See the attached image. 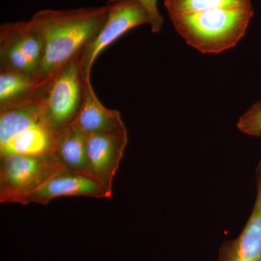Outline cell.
Listing matches in <instances>:
<instances>
[{
    "label": "cell",
    "instance_id": "9a60e30c",
    "mask_svg": "<svg viewBox=\"0 0 261 261\" xmlns=\"http://www.w3.org/2000/svg\"><path fill=\"white\" fill-rule=\"evenodd\" d=\"M170 16L221 8H251V0H165Z\"/></svg>",
    "mask_w": 261,
    "mask_h": 261
},
{
    "label": "cell",
    "instance_id": "4fadbf2b",
    "mask_svg": "<svg viewBox=\"0 0 261 261\" xmlns=\"http://www.w3.org/2000/svg\"><path fill=\"white\" fill-rule=\"evenodd\" d=\"M56 132L44 122L29 127L0 145V158L27 154L34 155L54 152Z\"/></svg>",
    "mask_w": 261,
    "mask_h": 261
},
{
    "label": "cell",
    "instance_id": "e0dca14e",
    "mask_svg": "<svg viewBox=\"0 0 261 261\" xmlns=\"http://www.w3.org/2000/svg\"><path fill=\"white\" fill-rule=\"evenodd\" d=\"M118 0H108L107 4ZM146 10L149 19V25L152 33H159L162 29L163 18L158 8L157 0H137Z\"/></svg>",
    "mask_w": 261,
    "mask_h": 261
},
{
    "label": "cell",
    "instance_id": "2e32d148",
    "mask_svg": "<svg viewBox=\"0 0 261 261\" xmlns=\"http://www.w3.org/2000/svg\"><path fill=\"white\" fill-rule=\"evenodd\" d=\"M237 126L245 135L261 137V99L240 117Z\"/></svg>",
    "mask_w": 261,
    "mask_h": 261
},
{
    "label": "cell",
    "instance_id": "8fae6325",
    "mask_svg": "<svg viewBox=\"0 0 261 261\" xmlns=\"http://www.w3.org/2000/svg\"><path fill=\"white\" fill-rule=\"evenodd\" d=\"M44 94L0 108V145L25 128L44 122Z\"/></svg>",
    "mask_w": 261,
    "mask_h": 261
},
{
    "label": "cell",
    "instance_id": "7c38bea8",
    "mask_svg": "<svg viewBox=\"0 0 261 261\" xmlns=\"http://www.w3.org/2000/svg\"><path fill=\"white\" fill-rule=\"evenodd\" d=\"M55 154L67 169L90 175L87 135L74 123L56 132Z\"/></svg>",
    "mask_w": 261,
    "mask_h": 261
},
{
    "label": "cell",
    "instance_id": "6da1fadb",
    "mask_svg": "<svg viewBox=\"0 0 261 261\" xmlns=\"http://www.w3.org/2000/svg\"><path fill=\"white\" fill-rule=\"evenodd\" d=\"M109 5L73 10H39L28 20L42 39L43 57L37 77L46 90L57 73L78 56L106 21Z\"/></svg>",
    "mask_w": 261,
    "mask_h": 261
},
{
    "label": "cell",
    "instance_id": "52a82bcc",
    "mask_svg": "<svg viewBox=\"0 0 261 261\" xmlns=\"http://www.w3.org/2000/svg\"><path fill=\"white\" fill-rule=\"evenodd\" d=\"M128 144L126 132L87 135L91 174L113 195V182Z\"/></svg>",
    "mask_w": 261,
    "mask_h": 261
},
{
    "label": "cell",
    "instance_id": "8992f818",
    "mask_svg": "<svg viewBox=\"0 0 261 261\" xmlns=\"http://www.w3.org/2000/svg\"><path fill=\"white\" fill-rule=\"evenodd\" d=\"M43 57L42 39L29 21L10 22L0 27L1 70L37 75Z\"/></svg>",
    "mask_w": 261,
    "mask_h": 261
},
{
    "label": "cell",
    "instance_id": "9c48e42d",
    "mask_svg": "<svg viewBox=\"0 0 261 261\" xmlns=\"http://www.w3.org/2000/svg\"><path fill=\"white\" fill-rule=\"evenodd\" d=\"M261 260V160L256 171V197L241 233L223 245L219 261Z\"/></svg>",
    "mask_w": 261,
    "mask_h": 261
},
{
    "label": "cell",
    "instance_id": "277c9868",
    "mask_svg": "<svg viewBox=\"0 0 261 261\" xmlns=\"http://www.w3.org/2000/svg\"><path fill=\"white\" fill-rule=\"evenodd\" d=\"M108 5L110 9L106 21L80 53V70L83 82H91L92 66L105 49L128 31L149 24L147 12L137 0H118Z\"/></svg>",
    "mask_w": 261,
    "mask_h": 261
},
{
    "label": "cell",
    "instance_id": "30bf717a",
    "mask_svg": "<svg viewBox=\"0 0 261 261\" xmlns=\"http://www.w3.org/2000/svg\"><path fill=\"white\" fill-rule=\"evenodd\" d=\"M73 123L87 135L127 130L120 111L108 109L103 106L91 82H84L83 99Z\"/></svg>",
    "mask_w": 261,
    "mask_h": 261
},
{
    "label": "cell",
    "instance_id": "7a4b0ae2",
    "mask_svg": "<svg viewBox=\"0 0 261 261\" xmlns=\"http://www.w3.org/2000/svg\"><path fill=\"white\" fill-rule=\"evenodd\" d=\"M253 15L251 7L205 10L170 18L187 44L202 54H218L238 44Z\"/></svg>",
    "mask_w": 261,
    "mask_h": 261
},
{
    "label": "cell",
    "instance_id": "3957f363",
    "mask_svg": "<svg viewBox=\"0 0 261 261\" xmlns=\"http://www.w3.org/2000/svg\"><path fill=\"white\" fill-rule=\"evenodd\" d=\"M0 202L27 205L29 197L64 166L54 152L0 158Z\"/></svg>",
    "mask_w": 261,
    "mask_h": 261
},
{
    "label": "cell",
    "instance_id": "ba28073f",
    "mask_svg": "<svg viewBox=\"0 0 261 261\" xmlns=\"http://www.w3.org/2000/svg\"><path fill=\"white\" fill-rule=\"evenodd\" d=\"M62 196L111 198L105 187L93 176L63 168L29 197L27 205L32 202L47 205L53 199Z\"/></svg>",
    "mask_w": 261,
    "mask_h": 261
},
{
    "label": "cell",
    "instance_id": "5b68a950",
    "mask_svg": "<svg viewBox=\"0 0 261 261\" xmlns=\"http://www.w3.org/2000/svg\"><path fill=\"white\" fill-rule=\"evenodd\" d=\"M80 55L57 73L44 94V122L55 132L73 123L82 105L84 82Z\"/></svg>",
    "mask_w": 261,
    "mask_h": 261
},
{
    "label": "cell",
    "instance_id": "5bb4252c",
    "mask_svg": "<svg viewBox=\"0 0 261 261\" xmlns=\"http://www.w3.org/2000/svg\"><path fill=\"white\" fill-rule=\"evenodd\" d=\"M34 75L14 70H1L0 108L44 93Z\"/></svg>",
    "mask_w": 261,
    "mask_h": 261
},
{
    "label": "cell",
    "instance_id": "ac0fdd59",
    "mask_svg": "<svg viewBox=\"0 0 261 261\" xmlns=\"http://www.w3.org/2000/svg\"><path fill=\"white\" fill-rule=\"evenodd\" d=\"M261 261V260H260Z\"/></svg>",
    "mask_w": 261,
    "mask_h": 261
}]
</instances>
